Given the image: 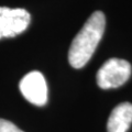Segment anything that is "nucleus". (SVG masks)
<instances>
[{"label": "nucleus", "instance_id": "obj_1", "mask_svg": "<svg viewBox=\"0 0 132 132\" xmlns=\"http://www.w3.org/2000/svg\"><path fill=\"white\" fill-rule=\"evenodd\" d=\"M105 28V14L101 11L94 12L69 46L68 62L72 67L78 69L88 63L104 35Z\"/></svg>", "mask_w": 132, "mask_h": 132}, {"label": "nucleus", "instance_id": "obj_2", "mask_svg": "<svg viewBox=\"0 0 132 132\" xmlns=\"http://www.w3.org/2000/svg\"><path fill=\"white\" fill-rule=\"evenodd\" d=\"M131 65L121 59H109L97 72V85L101 89L122 86L131 76Z\"/></svg>", "mask_w": 132, "mask_h": 132}, {"label": "nucleus", "instance_id": "obj_3", "mask_svg": "<svg viewBox=\"0 0 132 132\" xmlns=\"http://www.w3.org/2000/svg\"><path fill=\"white\" fill-rule=\"evenodd\" d=\"M31 15L26 9L0 7V39L14 38L28 29Z\"/></svg>", "mask_w": 132, "mask_h": 132}, {"label": "nucleus", "instance_id": "obj_4", "mask_svg": "<svg viewBox=\"0 0 132 132\" xmlns=\"http://www.w3.org/2000/svg\"><path fill=\"white\" fill-rule=\"evenodd\" d=\"M19 88L29 102L39 107L46 104L47 85L42 73L34 71L24 75L20 80Z\"/></svg>", "mask_w": 132, "mask_h": 132}, {"label": "nucleus", "instance_id": "obj_5", "mask_svg": "<svg viewBox=\"0 0 132 132\" xmlns=\"http://www.w3.org/2000/svg\"><path fill=\"white\" fill-rule=\"evenodd\" d=\"M132 123V104L121 102L114 107L107 122L108 132H127Z\"/></svg>", "mask_w": 132, "mask_h": 132}, {"label": "nucleus", "instance_id": "obj_6", "mask_svg": "<svg viewBox=\"0 0 132 132\" xmlns=\"http://www.w3.org/2000/svg\"><path fill=\"white\" fill-rule=\"evenodd\" d=\"M0 132H23V131L19 129L11 121L0 118Z\"/></svg>", "mask_w": 132, "mask_h": 132}]
</instances>
